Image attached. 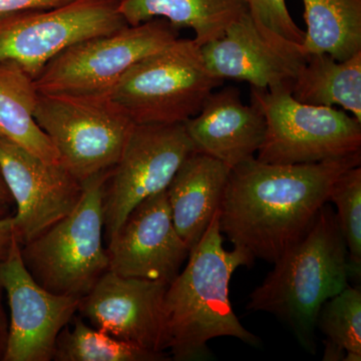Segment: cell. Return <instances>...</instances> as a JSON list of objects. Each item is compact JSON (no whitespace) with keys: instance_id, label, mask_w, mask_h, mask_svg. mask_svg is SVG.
Instances as JSON below:
<instances>
[{"instance_id":"cell-1","label":"cell","mask_w":361,"mask_h":361,"mask_svg":"<svg viewBox=\"0 0 361 361\" xmlns=\"http://www.w3.org/2000/svg\"><path fill=\"white\" fill-rule=\"evenodd\" d=\"M361 165V153L275 165L256 157L230 171L218 211L220 231L254 261L273 263L310 229L337 178Z\"/></svg>"},{"instance_id":"cell-2","label":"cell","mask_w":361,"mask_h":361,"mask_svg":"<svg viewBox=\"0 0 361 361\" xmlns=\"http://www.w3.org/2000/svg\"><path fill=\"white\" fill-rule=\"evenodd\" d=\"M187 260L169 284L164 300L166 350L171 351V358L208 360V342L218 337L260 345V338L239 322L230 301L233 273L240 266H251L254 260L239 249L226 250L218 213Z\"/></svg>"},{"instance_id":"cell-3","label":"cell","mask_w":361,"mask_h":361,"mask_svg":"<svg viewBox=\"0 0 361 361\" xmlns=\"http://www.w3.org/2000/svg\"><path fill=\"white\" fill-rule=\"evenodd\" d=\"M273 265L264 281L252 291L247 310L274 315L314 355L320 308L349 285L350 277L348 247L329 203L302 238Z\"/></svg>"},{"instance_id":"cell-4","label":"cell","mask_w":361,"mask_h":361,"mask_svg":"<svg viewBox=\"0 0 361 361\" xmlns=\"http://www.w3.org/2000/svg\"><path fill=\"white\" fill-rule=\"evenodd\" d=\"M111 171L84 183L78 206L37 238L20 246L26 269L47 291L82 299L108 272L103 193Z\"/></svg>"},{"instance_id":"cell-5","label":"cell","mask_w":361,"mask_h":361,"mask_svg":"<svg viewBox=\"0 0 361 361\" xmlns=\"http://www.w3.org/2000/svg\"><path fill=\"white\" fill-rule=\"evenodd\" d=\"M223 82L207 68L194 39H177L135 63L109 96L135 125L184 123Z\"/></svg>"},{"instance_id":"cell-6","label":"cell","mask_w":361,"mask_h":361,"mask_svg":"<svg viewBox=\"0 0 361 361\" xmlns=\"http://www.w3.org/2000/svg\"><path fill=\"white\" fill-rule=\"evenodd\" d=\"M35 118L82 185L113 170L135 127L109 94H39Z\"/></svg>"},{"instance_id":"cell-7","label":"cell","mask_w":361,"mask_h":361,"mask_svg":"<svg viewBox=\"0 0 361 361\" xmlns=\"http://www.w3.org/2000/svg\"><path fill=\"white\" fill-rule=\"evenodd\" d=\"M251 99L266 121L258 161L294 165L361 153V123L346 111L300 103L289 87H252Z\"/></svg>"},{"instance_id":"cell-8","label":"cell","mask_w":361,"mask_h":361,"mask_svg":"<svg viewBox=\"0 0 361 361\" xmlns=\"http://www.w3.org/2000/svg\"><path fill=\"white\" fill-rule=\"evenodd\" d=\"M177 39V28L154 18L84 40L51 59L33 80L35 89L39 94H109L135 63Z\"/></svg>"},{"instance_id":"cell-9","label":"cell","mask_w":361,"mask_h":361,"mask_svg":"<svg viewBox=\"0 0 361 361\" xmlns=\"http://www.w3.org/2000/svg\"><path fill=\"white\" fill-rule=\"evenodd\" d=\"M118 6V0H75L0 16V63L13 61L35 80L68 47L127 26Z\"/></svg>"},{"instance_id":"cell-10","label":"cell","mask_w":361,"mask_h":361,"mask_svg":"<svg viewBox=\"0 0 361 361\" xmlns=\"http://www.w3.org/2000/svg\"><path fill=\"white\" fill-rule=\"evenodd\" d=\"M195 152L184 123L135 125L118 163L104 182V238L116 234L135 207L166 191Z\"/></svg>"},{"instance_id":"cell-11","label":"cell","mask_w":361,"mask_h":361,"mask_svg":"<svg viewBox=\"0 0 361 361\" xmlns=\"http://www.w3.org/2000/svg\"><path fill=\"white\" fill-rule=\"evenodd\" d=\"M0 286L11 311L2 361L54 360L59 334L75 317L80 299L40 286L26 269L16 235L6 258L0 260Z\"/></svg>"},{"instance_id":"cell-12","label":"cell","mask_w":361,"mask_h":361,"mask_svg":"<svg viewBox=\"0 0 361 361\" xmlns=\"http://www.w3.org/2000/svg\"><path fill=\"white\" fill-rule=\"evenodd\" d=\"M0 175L16 208L13 233L20 246L68 216L84 191L61 164L47 163L2 137Z\"/></svg>"},{"instance_id":"cell-13","label":"cell","mask_w":361,"mask_h":361,"mask_svg":"<svg viewBox=\"0 0 361 361\" xmlns=\"http://www.w3.org/2000/svg\"><path fill=\"white\" fill-rule=\"evenodd\" d=\"M207 68L216 77L244 80L254 89L289 87L306 61L301 44L259 25L249 11L218 39L201 47Z\"/></svg>"},{"instance_id":"cell-14","label":"cell","mask_w":361,"mask_h":361,"mask_svg":"<svg viewBox=\"0 0 361 361\" xmlns=\"http://www.w3.org/2000/svg\"><path fill=\"white\" fill-rule=\"evenodd\" d=\"M169 283L104 273L78 305L94 329L153 353H165L164 300Z\"/></svg>"},{"instance_id":"cell-15","label":"cell","mask_w":361,"mask_h":361,"mask_svg":"<svg viewBox=\"0 0 361 361\" xmlns=\"http://www.w3.org/2000/svg\"><path fill=\"white\" fill-rule=\"evenodd\" d=\"M109 271L123 277L170 284L190 250L173 223L166 191L133 209L108 241Z\"/></svg>"},{"instance_id":"cell-16","label":"cell","mask_w":361,"mask_h":361,"mask_svg":"<svg viewBox=\"0 0 361 361\" xmlns=\"http://www.w3.org/2000/svg\"><path fill=\"white\" fill-rule=\"evenodd\" d=\"M184 125L195 151L230 169L255 157L266 135L264 116L254 104H244L235 87L214 90Z\"/></svg>"},{"instance_id":"cell-17","label":"cell","mask_w":361,"mask_h":361,"mask_svg":"<svg viewBox=\"0 0 361 361\" xmlns=\"http://www.w3.org/2000/svg\"><path fill=\"white\" fill-rule=\"evenodd\" d=\"M230 171L220 161L195 151L166 190L173 223L190 251L219 211Z\"/></svg>"},{"instance_id":"cell-18","label":"cell","mask_w":361,"mask_h":361,"mask_svg":"<svg viewBox=\"0 0 361 361\" xmlns=\"http://www.w3.org/2000/svg\"><path fill=\"white\" fill-rule=\"evenodd\" d=\"M118 9L128 25L163 18L178 30L191 28L200 47L248 11L245 0H118Z\"/></svg>"},{"instance_id":"cell-19","label":"cell","mask_w":361,"mask_h":361,"mask_svg":"<svg viewBox=\"0 0 361 361\" xmlns=\"http://www.w3.org/2000/svg\"><path fill=\"white\" fill-rule=\"evenodd\" d=\"M33 80L18 63H0V137L47 163L61 164L58 151L35 118L39 92Z\"/></svg>"},{"instance_id":"cell-20","label":"cell","mask_w":361,"mask_h":361,"mask_svg":"<svg viewBox=\"0 0 361 361\" xmlns=\"http://www.w3.org/2000/svg\"><path fill=\"white\" fill-rule=\"evenodd\" d=\"M291 94L303 104L341 106L361 123V51L345 61L325 54L306 56Z\"/></svg>"},{"instance_id":"cell-21","label":"cell","mask_w":361,"mask_h":361,"mask_svg":"<svg viewBox=\"0 0 361 361\" xmlns=\"http://www.w3.org/2000/svg\"><path fill=\"white\" fill-rule=\"evenodd\" d=\"M305 56L345 61L361 51V0H302Z\"/></svg>"},{"instance_id":"cell-22","label":"cell","mask_w":361,"mask_h":361,"mask_svg":"<svg viewBox=\"0 0 361 361\" xmlns=\"http://www.w3.org/2000/svg\"><path fill=\"white\" fill-rule=\"evenodd\" d=\"M73 327L66 326L58 337L56 361H167L165 353H153L120 341L102 330L90 326L84 318L71 319Z\"/></svg>"},{"instance_id":"cell-23","label":"cell","mask_w":361,"mask_h":361,"mask_svg":"<svg viewBox=\"0 0 361 361\" xmlns=\"http://www.w3.org/2000/svg\"><path fill=\"white\" fill-rule=\"evenodd\" d=\"M324 341L325 361L361 360L360 287L345 288L320 308L316 322Z\"/></svg>"},{"instance_id":"cell-24","label":"cell","mask_w":361,"mask_h":361,"mask_svg":"<svg viewBox=\"0 0 361 361\" xmlns=\"http://www.w3.org/2000/svg\"><path fill=\"white\" fill-rule=\"evenodd\" d=\"M348 251L350 277L361 275V166L342 173L329 195Z\"/></svg>"},{"instance_id":"cell-25","label":"cell","mask_w":361,"mask_h":361,"mask_svg":"<svg viewBox=\"0 0 361 361\" xmlns=\"http://www.w3.org/2000/svg\"><path fill=\"white\" fill-rule=\"evenodd\" d=\"M249 13L259 25L287 40L301 44L304 32L296 25L286 0H245Z\"/></svg>"},{"instance_id":"cell-26","label":"cell","mask_w":361,"mask_h":361,"mask_svg":"<svg viewBox=\"0 0 361 361\" xmlns=\"http://www.w3.org/2000/svg\"><path fill=\"white\" fill-rule=\"evenodd\" d=\"M73 1L75 0H0V16L25 11L56 8Z\"/></svg>"},{"instance_id":"cell-27","label":"cell","mask_w":361,"mask_h":361,"mask_svg":"<svg viewBox=\"0 0 361 361\" xmlns=\"http://www.w3.org/2000/svg\"><path fill=\"white\" fill-rule=\"evenodd\" d=\"M13 216L0 218V260L6 258L13 243L14 237Z\"/></svg>"},{"instance_id":"cell-28","label":"cell","mask_w":361,"mask_h":361,"mask_svg":"<svg viewBox=\"0 0 361 361\" xmlns=\"http://www.w3.org/2000/svg\"><path fill=\"white\" fill-rule=\"evenodd\" d=\"M4 289L0 286V361L6 355L9 327V320L4 306Z\"/></svg>"},{"instance_id":"cell-29","label":"cell","mask_w":361,"mask_h":361,"mask_svg":"<svg viewBox=\"0 0 361 361\" xmlns=\"http://www.w3.org/2000/svg\"><path fill=\"white\" fill-rule=\"evenodd\" d=\"M14 206L13 197L7 189L6 183L0 175V218L13 216L11 211Z\"/></svg>"}]
</instances>
